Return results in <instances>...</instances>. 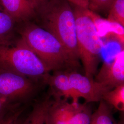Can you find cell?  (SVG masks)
Returning <instances> with one entry per match:
<instances>
[{"label":"cell","instance_id":"cell-1","mask_svg":"<svg viewBox=\"0 0 124 124\" xmlns=\"http://www.w3.org/2000/svg\"><path fill=\"white\" fill-rule=\"evenodd\" d=\"M21 39L36 54L50 72L77 71L76 62L58 40L43 28L28 24L20 30Z\"/></svg>","mask_w":124,"mask_h":124},{"label":"cell","instance_id":"cell-2","mask_svg":"<svg viewBox=\"0 0 124 124\" xmlns=\"http://www.w3.org/2000/svg\"><path fill=\"white\" fill-rule=\"evenodd\" d=\"M43 29L54 36L71 57L80 63L78 56L75 18L74 10L65 0L45 1L39 8Z\"/></svg>","mask_w":124,"mask_h":124},{"label":"cell","instance_id":"cell-3","mask_svg":"<svg viewBox=\"0 0 124 124\" xmlns=\"http://www.w3.org/2000/svg\"><path fill=\"white\" fill-rule=\"evenodd\" d=\"M75 18L77 50L82 63L85 76L94 79L100 62L104 43L89 9L75 6Z\"/></svg>","mask_w":124,"mask_h":124},{"label":"cell","instance_id":"cell-4","mask_svg":"<svg viewBox=\"0 0 124 124\" xmlns=\"http://www.w3.org/2000/svg\"><path fill=\"white\" fill-rule=\"evenodd\" d=\"M0 70L12 72L43 83L50 72L24 41L0 46Z\"/></svg>","mask_w":124,"mask_h":124},{"label":"cell","instance_id":"cell-5","mask_svg":"<svg viewBox=\"0 0 124 124\" xmlns=\"http://www.w3.org/2000/svg\"><path fill=\"white\" fill-rule=\"evenodd\" d=\"M42 84L13 72L0 70V95L13 104H22L31 99Z\"/></svg>","mask_w":124,"mask_h":124},{"label":"cell","instance_id":"cell-6","mask_svg":"<svg viewBox=\"0 0 124 124\" xmlns=\"http://www.w3.org/2000/svg\"><path fill=\"white\" fill-rule=\"evenodd\" d=\"M70 81L79 97L86 103L100 102L104 94L111 89L75 70L67 71Z\"/></svg>","mask_w":124,"mask_h":124},{"label":"cell","instance_id":"cell-7","mask_svg":"<svg viewBox=\"0 0 124 124\" xmlns=\"http://www.w3.org/2000/svg\"><path fill=\"white\" fill-rule=\"evenodd\" d=\"M86 104L70 102L65 98H53L46 112V124H70Z\"/></svg>","mask_w":124,"mask_h":124},{"label":"cell","instance_id":"cell-8","mask_svg":"<svg viewBox=\"0 0 124 124\" xmlns=\"http://www.w3.org/2000/svg\"><path fill=\"white\" fill-rule=\"evenodd\" d=\"M98 83L112 89L124 84V51L121 50L111 62H104L94 76Z\"/></svg>","mask_w":124,"mask_h":124},{"label":"cell","instance_id":"cell-9","mask_svg":"<svg viewBox=\"0 0 124 124\" xmlns=\"http://www.w3.org/2000/svg\"><path fill=\"white\" fill-rule=\"evenodd\" d=\"M67 71H57L49 73L43 80L44 84L49 86L53 98H71L72 102L78 103L80 98L72 87Z\"/></svg>","mask_w":124,"mask_h":124},{"label":"cell","instance_id":"cell-10","mask_svg":"<svg viewBox=\"0 0 124 124\" xmlns=\"http://www.w3.org/2000/svg\"><path fill=\"white\" fill-rule=\"evenodd\" d=\"M0 6L15 22L26 20L36 14V8L28 0H0Z\"/></svg>","mask_w":124,"mask_h":124},{"label":"cell","instance_id":"cell-11","mask_svg":"<svg viewBox=\"0 0 124 124\" xmlns=\"http://www.w3.org/2000/svg\"><path fill=\"white\" fill-rule=\"evenodd\" d=\"M53 100L52 94L49 91L45 96L34 103L31 111L23 120L22 124H47L46 112Z\"/></svg>","mask_w":124,"mask_h":124},{"label":"cell","instance_id":"cell-12","mask_svg":"<svg viewBox=\"0 0 124 124\" xmlns=\"http://www.w3.org/2000/svg\"><path fill=\"white\" fill-rule=\"evenodd\" d=\"M111 107L102 100L93 112L90 124H124L122 120L117 122L113 115Z\"/></svg>","mask_w":124,"mask_h":124},{"label":"cell","instance_id":"cell-13","mask_svg":"<svg viewBox=\"0 0 124 124\" xmlns=\"http://www.w3.org/2000/svg\"><path fill=\"white\" fill-rule=\"evenodd\" d=\"M102 100L110 107L121 112L124 111V84L120 85L107 92Z\"/></svg>","mask_w":124,"mask_h":124},{"label":"cell","instance_id":"cell-14","mask_svg":"<svg viewBox=\"0 0 124 124\" xmlns=\"http://www.w3.org/2000/svg\"><path fill=\"white\" fill-rule=\"evenodd\" d=\"M14 20L4 12H0V46L11 43Z\"/></svg>","mask_w":124,"mask_h":124},{"label":"cell","instance_id":"cell-15","mask_svg":"<svg viewBox=\"0 0 124 124\" xmlns=\"http://www.w3.org/2000/svg\"><path fill=\"white\" fill-rule=\"evenodd\" d=\"M107 20L124 26V0H114L109 8Z\"/></svg>","mask_w":124,"mask_h":124},{"label":"cell","instance_id":"cell-16","mask_svg":"<svg viewBox=\"0 0 124 124\" xmlns=\"http://www.w3.org/2000/svg\"><path fill=\"white\" fill-rule=\"evenodd\" d=\"M93 112L87 104L84 108L77 113L70 124H90Z\"/></svg>","mask_w":124,"mask_h":124},{"label":"cell","instance_id":"cell-17","mask_svg":"<svg viewBox=\"0 0 124 124\" xmlns=\"http://www.w3.org/2000/svg\"><path fill=\"white\" fill-rule=\"evenodd\" d=\"M88 9L102 10L109 9L114 0H87Z\"/></svg>","mask_w":124,"mask_h":124},{"label":"cell","instance_id":"cell-18","mask_svg":"<svg viewBox=\"0 0 124 124\" xmlns=\"http://www.w3.org/2000/svg\"><path fill=\"white\" fill-rule=\"evenodd\" d=\"M24 110L23 107H19L10 111L0 118V124H8L21 111Z\"/></svg>","mask_w":124,"mask_h":124},{"label":"cell","instance_id":"cell-19","mask_svg":"<svg viewBox=\"0 0 124 124\" xmlns=\"http://www.w3.org/2000/svg\"><path fill=\"white\" fill-rule=\"evenodd\" d=\"M71 3L84 9H88V2L87 0H65Z\"/></svg>","mask_w":124,"mask_h":124},{"label":"cell","instance_id":"cell-20","mask_svg":"<svg viewBox=\"0 0 124 124\" xmlns=\"http://www.w3.org/2000/svg\"><path fill=\"white\" fill-rule=\"evenodd\" d=\"M23 111L24 110L19 113L8 124H22L23 120L22 119L21 115Z\"/></svg>","mask_w":124,"mask_h":124},{"label":"cell","instance_id":"cell-21","mask_svg":"<svg viewBox=\"0 0 124 124\" xmlns=\"http://www.w3.org/2000/svg\"><path fill=\"white\" fill-rule=\"evenodd\" d=\"M34 6L36 10L39 9L46 1V0H28Z\"/></svg>","mask_w":124,"mask_h":124}]
</instances>
